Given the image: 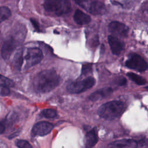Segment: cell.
<instances>
[{"instance_id": "6da1fadb", "label": "cell", "mask_w": 148, "mask_h": 148, "mask_svg": "<svg viewBox=\"0 0 148 148\" xmlns=\"http://www.w3.org/2000/svg\"><path fill=\"white\" fill-rule=\"evenodd\" d=\"M60 83V77L54 69L39 72L33 80V87L38 93H46L54 89Z\"/></svg>"}, {"instance_id": "7a4b0ae2", "label": "cell", "mask_w": 148, "mask_h": 148, "mask_svg": "<svg viewBox=\"0 0 148 148\" xmlns=\"http://www.w3.org/2000/svg\"><path fill=\"white\" fill-rule=\"evenodd\" d=\"M124 104L119 101L108 102L101 105L98 110V114L102 119L112 120L119 117L124 112Z\"/></svg>"}, {"instance_id": "3957f363", "label": "cell", "mask_w": 148, "mask_h": 148, "mask_svg": "<svg viewBox=\"0 0 148 148\" xmlns=\"http://www.w3.org/2000/svg\"><path fill=\"white\" fill-rule=\"evenodd\" d=\"M43 7L47 12L57 16L68 13L71 10L69 0H45Z\"/></svg>"}, {"instance_id": "277c9868", "label": "cell", "mask_w": 148, "mask_h": 148, "mask_svg": "<svg viewBox=\"0 0 148 148\" xmlns=\"http://www.w3.org/2000/svg\"><path fill=\"white\" fill-rule=\"evenodd\" d=\"M23 58L25 60L23 70H26L39 63L43 58V53L38 47H30L27 50Z\"/></svg>"}, {"instance_id": "5b68a950", "label": "cell", "mask_w": 148, "mask_h": 148, "mask_svg": "<svg viewBox=\"0 0 148 148\" xmlns=\"http://www.w3.org/2000/svg\"><path fill=\"white\" fill-rule=\"evenodd\" d=\"M95 80L92 77H88L80 81L72 82L67 87V91L71 94H78L91 88L95 84Z\"/></svg>"}, {"instance_id": "8992f818", "label": "cell", "mask_w": 148, "mask_h": 148, "mask_svg": "<svg viewBox=\"0 0 148 148\" xmlns=\"http://www.w3.org/2000/svg\"><path fill=\"white\" fill-rule=\"evenodd\" d=\"M125 65L130 69L139 72L146 71L148 68V64L146 61L139 55L132 54L125 62Z\"/></svg>"}, {"instance_id": "52a82bcc", "label": "cell", "mask_w": 148, "mask_h": 148, "mask_svg": "<svg viewBox=\"0 0 148 148\" xmlns=\"http://www.w3.org/2000/svg\"><path fill=\"white\" fill-rule=\"evenodd\" d=\"M53 128L52 124L47 121H40L34 125L32 128V134L34 136H44L49 134Z\"/></svg>"}, {"instance_id": "ba28073f", "label": "cell", "mask_w": 148, "mask_h": 148, "mask_svg": "<svg viewBox=\"0 0 148 148\" xmlns=\"http://www.w3.org/2000/svg\"><path fill=\"white\" fill-rule=\"evenodd\" d=\"M108 30L110 32L122 37L127 36L129 28L124 24L119 21H112L108 26Z\"/></svg>"}, {"instance_id": "9c48e42d", "label": "cell", "mask_w": 148, "mask_h": 148, "mask_svg": "<svg viewBox=\"0 0 148 148\" xmlns=\"http://www.w3.org/2000/svg\"><path fill=\"white\" fill-rule=\"evenodd\" d=\"M16 42L13 37L5 40L1 48V56L4 60L8 59L16 47Z\"/></svg>"}, {"instance_id": "30bf717a", "label": "cell", "mask_w": 148, "mask_h": 148, "mask_svg": "<svg viewBox=\"0 0 148 148\" xmlns=\"http://www.w3.org/2000/svg\"><path fill=\"white\" fill-rule=\"evenodd\" d=\"M137 142L131 139H123L110 143L107 148H136Z\"/></svg>"}, {"instance_id": "8fae6325", "label": "cell", "mask_w": 148, "mask_h": 148, "mask_svg": "<svg viewBox=\"0 0 148 148\" xmlns=\"http://www.w3.org/2000/svg\"><path fill=\"white\" fill-rule=\"evenodd\" d=\"M108 40L112 53L115 55L120 54L123 50L124 43L117 37L112 35L108 36Z\"/></svg>"}, {"instance_id": "7c38bea8", "label": "cell", "mask_w": 148, "mask_h": 148, "mask_svg": "<svg viewBox=\"0 0 148 148\" xmlns=\"http://www.w3.org/2000/svg\"><path fill=\"white\" fill-rule=\"evenodd\" d=\"M86 10L90 13L94 15L103 14L106 12V8L105 5L99 1L91 2L86 8Z\"/></svg>"}, {"instance_id": "4fadbf2b", "label": "cell", "mask_w": 148, "mask_h": 148, "mask_svg": "<svg viewBox=\"0 0 148 148\" xmlns=\"http://www.w3.org/2000/svg\"><path fill=\"white\" fill-rule=\"evenodd\" d=\"M112 89L110 87H104L92 92L88 97L92 101H96L105 98L112 93Z\"/></svg>"}, {"instance_id": "5bb4252c", "label": "cell", "mask_w": 148, "mask_h": 148, "mask_svg": "<svg viewBox=\"0 0 148 148\" xmlns=\"http://www.w3.org/2000/svg\"><path fill=\"white\" fill-rule=\"evenodd\" d=\"M73 19L75 22L79 25L87 24L91 21L90 16L79 9H77L75 11L73 15Z\"/></svg>"}, {"instance_id": "9a60e30c", "label": "cell", "mask_w": 148, "mask_h": 148, "mask_svg": "<svg viewBox=\"0 0 148 148\" xmlns=\"http://www.w3.org/2000/svg\"><path fill=\"white\" fill-rule=\"evenodd\" d=\"M98 136L95 129L87 132L86 135V148H92L98 142Z\"/></svg>"}, {"instance_id": "2e32d148", "label": "cell", "mask_w": 148, "mask_h": 148, "mask_svg": "<svg viewBox=\"0 0 148 148\" xmlns=\"http://www.w3.org/2000/svg\"><path fill=\"white\" fill-rule=\"evenodd\" d=\"M23 64H24V58H23V51L20 50L18 51L13 60V65L14 68L18 70L21 71L23 68Z\"/></svg>"}, {"instance_id": "e0dca14e", "label": "cell", "mask_w": 148, "mask_h": 148, "mask_svg": "<svg viewBox=\"0 0 148 148\" xmlns=\"http://www.w3.org/2000/svg\"><path fill=\"white\" fill-rule=\"evenodd\" d=\"M127 75L131 80H132L136 84L144 85L147 83V80L145 78H143V77L136 73H134L132 72H129L127 73Z\"/></svg>"}, {"instance_id": "ac0fdd59", "label": "cell", "mask_w": 148, "mask_h": 148, "mask_svg": "<svg viewBox=\"0 0 148 148\" xmlns=\"http://www.w3.org/2000/svg\"><path fill=\"white\" fill-rule=\"evenodd\" d=\"M11 16L10 10L6 6H2L0 8V20L2 22L8 19Z\"/></svg>"}, {"instance_id": "d6986e66", "label": "cell", "mask_w": 148, "mask_h": 148, "mask_svg": "<svg viewBox=\"0 0 148 148\" xmlns=\"http://www.w3.org/2000/svg\"><path fill=\"white\" fill-rule=\"evenodd\" d=\"M42 114L46 118L50 119L54 118L57 116V112L56 110L53 109H43L42 112Z\"/></svg>"}, {"instance_id": "ffe728a7", "label": "cell", "mask_w": 148, "mask_h": 148, "mask_svg": "<svg viewBox=\"0 0 148 148\" xmlns=\"http://www.w3.org/2000/svg\"><path fill=\"white\" fill-rule=\"evenodd\" d=\"M0 82H1V85H3V86L8 87H13L14 86V82L11 79H9L5 76H3L2 75L1 76Z\"/></svg>"}, {"instance_id": "44dd1931", "label": "cell", "mask_w": 148, "mask_h": 148, "mask_svg": "<svg viewBox=\"0 0 148 148\" xmlns=\"http://www.w3.org/2000/svg\"><path fill=\"white\" fill-rule=\"evenodd\" d=\"M16 145L18 148H32L31 145L26 140L18 139L16 141Z\"/></svg>"}, {"instance_id": "7402d4cb", "label": "cell", "mask_w": 148, "mask_h": 148, "mask_svg": "<svg viewBox=\"0 0 148 148\" xmlns=\"http://www.w3.org/2000/svg\"><path fill=\"white\" fill-rule=\"evenodd\" d=\"M92 70V64H86L82 66V74L87 75L91 72Z\"/></svg>"}, {"instance_id": "603a6c76", "label": "cell", "mask_w": 148, "mask_h": 148, "mask_svg": "<svg viewBox=\"0 0 148 148\" xmlns=\"http://www.w3.org/2000/svg\"><path fill=\"white\" fill-rule=\"evenodd\" d=\"M10 91L8 87L5 86L3 85H1L0 86V93L1 96H6L10 94Z\"/></svg>"}, {"instance_id": "cb8c5ba5", "label": "cell", "mask_w": 148, "mask_h": 148, "mask_svg": "<svg viewBox=\"0 0 148 148\" xmlns=\"http://www.w3.org/2000/svg\"><path fill=\"white\" fill-rule=\"evenodd\" d=\"M30 21H31V23L32 26L35 29V30L39 32L40 28H39V23H38V21L36 20H35L34 18H31Z\"/></svg>"}, {"instance_id": "d4e9b609", "label": "cell", "mask_w": 148, "mask_h": 148, "mask_svg": "<svg viewBox=\"0 0 148 148\" xmlns=\"http://www.w3.org/2000/svg\"><path fill=\"white\" fill-rule=\"evenodd\" d=\"M117 84L119 85V86H124L127 83V81H126V79L125 78L123 77H120L119 78V79L117 80Z\"/></svg>"}, {"instance_id": "484cf974", "label": "cell", "mask_w": 148, "mask_h": 148, "mask_svg": "<svg viewBox=\"0 0 148 148\" xmlns=\"http://www.w3.org/2000/svg\"><path fill=\"white\" fill-rule=\"evenodd\" d=\"M19 134H20V131H16V132H14L12 133V134H10V135L9 136V139H12L14 138V137L17 136L18 135H19Z\"/></svg>"}, {"instance_id": "4316f807", "label": "cell", "mask_w": 148, "mask_h": 148, "mask_svg": "<svg viewBox=\"0 0 148 148\" xmlns=\"http://www.w3.org/2000/svg\"><path fill=\"white\" fill-rule=\"evenodd\" d=\"M74 1H75V2H76V3H77V4L79 5L80 6H82L83 5V4H84L86 2L88 1H90V0H74Z\"/></svg>"}, {"instance_id": "83f0119b", "label": "cell", "mask_w": 148, "mask_h": 148, "mask_svg": "<svg viewBox=\"0 0 148 148\" xmlns=\"http://www.w3.org/2000/svg\"><path fill=\"white\" fill-rule=\"evenodd\" d=\"M5 130V123H3V121H1V124H0V132H1V134H2L4 132Z\"/></svg>"}, {"instance_id": "f1b7e54d", "label": "cell", "mask_w": 148, "mask_h": 148, "mask_svg": "<svg viewBox=\"0 0 148 148\" xmlns=\"http://www.w3.org/2000/svg\"><path fill=\"white\" fill-rule=\"evenodd\" d=\"M145 88L148 91V86H147V87H145Z\"/></svg>"}]
</instances>
